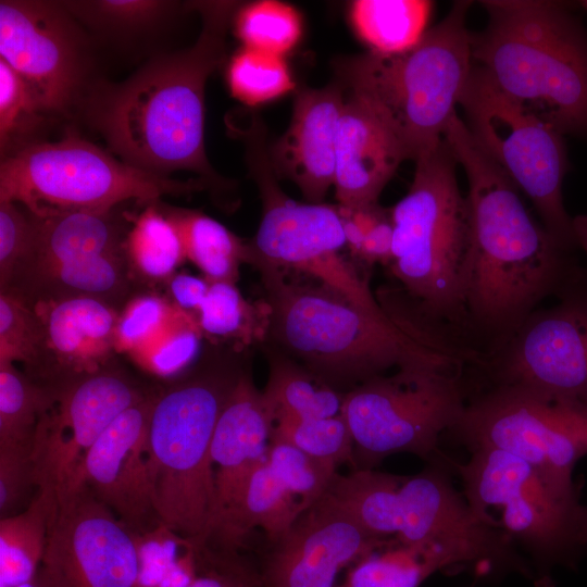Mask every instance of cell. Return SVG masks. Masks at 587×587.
<instances>
[{
    "mask_svg": "<svg viewBox=\"0 0 587 587\" xmlns=\"http://www.w3.org/2000/svg\"><path fill=\"white\" fill-rule=\"evenodd\" d=\"M35 222L32 259L10 294H18L27 280L42 268L88 255L125 251L129 230L114 209L35 216Z\"/></svg>",
    "mask_w": 587,
    "mask_h": 587,
    "instance_id": "cell-25",
    "label": "cell"
},
{
    "mask_svg": "<svg viewBox=\"0 0 587 587\" xmlns=\"http://www.w3.org/2000/svg\"><path fill=\"white\" fill-rule=\"evenodd\" d=\"M0 59L52 115H70L90 87L84 33L63 1L1 0Z\"/></svg>",
    "mask_w": 587,
    "mask_h": 587,
    "instance_id": "cell-15",
    "label": "cell"
},
{
    "mask_svg": "<svg viewBox=\"0 0 587 587\" xmlns=\"http://www.w3.org/2000/svg\"><path fill=\"white\" fill-rule=\"evenodd\" d=\"M268 379L263 396L273 413L302 419L333 417L342 413L345 394L303 365L266 344Z\"/></svg>",
    "mask_w": 587,
    "mask_h": 587,
    "instance_id": "cell-29",
    "label": "cell"
},
{
    "mask_svg": "<svg viewBox=\"0 0 587 587\" xmlns=\"http://www.w3.org/2000/svg\"><path fill=\"white\" fill-rule=\"evenodd\" d=\"M196 319L202 335L212 344L232 342L233 347L245 350L266 337V304H250L235 283L210 282Z\"/></svg>",
    "mask_w": 587,
    "mask_h": 587,
    "instance_id": "cell-34",
    "label": "cell"
},
{
    "mask_svg": "<svg viewBox=\"0 0 587 587\" xmlns=\"http://www.w3.org/2000/svg\"><path fill=\"white\" fill-rule=\"evenodd\" d=\"M472 58L490 82L562 135L587 137V35L571 5L486 0Z\"/></svg>",
    "mask_w": 587,
    "mask_h": 587,
    "instance_id": "cell-5",
    "label": "cell"
},
{
    "mask_svg": "<svg viewBox=\"0 0 587 587\" xmlns=\"http://www.w3.org/2000/svg\"><path fill=\"white\" fill-rule=\"evenodd\" d=\"M385 545L325 496L275 542L260 572L262 587H336L345 566Z\"/></svg>",
    "mask_w": 587,
    "mask_h": 587,
    "instance_id": "cell-19",
    "label": "cell"
},
{
    "mask_svg": "<svg viewBox=\"0 0 587 587\" xmlns=\"http://www.w3.org/2000/svg\"><path fill=\"white\" fill-rule=\"evenodd\" d=\"M16 587H54L48 574L40 566L37 574L28 582Z\"/></svg>",
    "mask_w": 587,
    "mask_h": 587,
    "instance_id": "cell-52",
    "label": "cell"
},
{
    "mask_svg": "<svg viewBox=\"0 0 587 587\" xmlns=\"http://www.w3.org/2000/svg\"><path fill=\"white\" fill-rule=\"evenodd\" d=\"M255 268L267 308L264 341L342 394L390 369L465 364L389 305L369 310L313 278Z\"/></svg>",
    "mask_w": 587,
    "mask_h": 587,
    "instance_id": "cell-3",
    "label": "cell"
},
{
    "mask_svg": "<svg viewBox=\"0 0 587 587\" xmlns=\"http://www.w3.org/2000/svg\"><path fill=\"white\" fill-rule=\"evenodd\" d=\"M458 470L472 511L512 542L553 560L587 547V507L575 487L560 486L527 461L498 449H474Z\"/></svg>",
    "mask_w": 587,
    "mask_h": 587,
    "instance_id": "cell-11",
    "label": "cell"
},
{
    "mask_svg": "<svg viewBox=\"0 0 587 587\" xmlns=\"http://www.w3.org/2000/svg\"><path fill=\"white\" fill-rule=\"evenodd\" d=\"M445 566L438 555L400 544L357 562L339 587H419Z\"/></svg>",
    "mask_w": 587,
    "mask_h": 587,
    "instance_id": "cell-38",
    "label": "cell"
},
{
    "mask_svg": "<svg viewBox=\"0 0 587 587\" xmlns=\"http://www.w3.org/2000/svg\"><path fill=\"white\" fill-rule=\"evenodd\" d=\"M205 188L200 179L180 182L134 167L74 129L60 140L28 146L0 165V202L22 204L37 217L107 211L130 199L150 203Z\"/></svg>",
    "mask_w": 587,
    "mask_h": 587,
    "instance_id": "cell-8",
    "label": "cell"
},
{
    "mask_svg": "<svg viewBox=\"0 0 587 587\" xmlns=\"http://www.w3.org/2000/svg\"><path fill=\"white\" fill-rule=\"evenodd\" d=\"M124 247L134 278L150 283L167 282L186 259L177 225L157 201L133 220Z\"/></svg>",
    "mask_w": 587,
    "mask_h": 587,
    "instance_id": "cell-33",
    "label": "cell"
},
{
    "mask_svg": "<svg viewBox=\"0 0 587 587\" xmlns=\"http://www.w3.org/2000/svg\"><path fill=\"white\" fill-rule=\"evenodd\" d=\"M580 7L587 11V0L580 2Z\"/></svg>",
    "mask_w": 587,
    "mask_h": 587,
    "instance_id": "cell-53",
    "label": "cell"
},
{
    "mask_svg": "<svg viewBox=\"0 0 587 587\" xmlns=\"http://www.w3.org/2000/svg\"><path fill=\"white\" fill-rule=\"evenodd\" d=\"M392 223L389 214L379 221L364 237L355 257L367 263L391 261Z\"/></svg>",
    "mask_w": 587,
    "mask_h": 587,
    "instance_id": "cell-50",
    "label": "cell"
},
{
    "mask_svg": "<svg viewBox=\"0 0 587 587\" xmlns=\"http://www.w3.org/2000/svg\"><path fill=\"white\" fill-rule=\"evenodd\" d=\"M227 83L233 97L250 107L274 100L295 87L282 55L248 47L233 55Z\"/></svg>",
    "mask_w": 587,
    "mask_h": 587,
    "instance_id": "cell-40",
    "label": "cell"
},
{
    "mask_svg": "<svg viewBox=\"0 0 587 587\" xmlns=\"http://www.w3.org/2000/svg\"><path fill=\"white\" fill-rule=\"evenodd\" d=\"M461 369H399L346 392L341 414L360 459L372 463L399 452L430 454L465 409Z\"/></svg>",
    "mask_w": 587,
    "mask_h": 587,
    "instance_id": "cell-12",
    "label": "cell"
},
{
    "mask_svg": "<svg viewBox=\"0 0 587 587\" xmlns=\"http://www.w3.org/2000/svg\"><path fill=\"white\" fill-rule=\"evenodd\" d=\"M405 160L389 128L361 98L345 90L336 140L334 186L338 205L378 203L380 192Z\"/></svg>",
    "mask_w": 587,
    "mask_h": 587,
    "instance_id": "cell-23",
    "label": "cell"
},
{
    "mask_svg": "<svg viewBox=\"0 0 587 587\" xmlns=\"http://www.w3.org/2000/svg\"><path fill=\"white\" fill-rule=\"evenodd\" d=\"M63 3L79 23L113 36L151 29L178 7L177 2L163 0H80Z\"/></svg>",
    "mask_w": 587,
    "mask_h": 587,
    "instance_id": "cell-39",
    "label": "cell"
},
{
    "mask_svg": "<svg viewBox=\"0 0 587 587\" xmlns=\"http://www.w3.org/2000/svg\"><path fill=\"white\" fill-rule=\"evenodd\" d=\"M201 32L189 48L151 59L125 82L90 85L79 108L121 161L168 177L198 174L214 193L233 188L211 166L204 148V89L223 62L234 1H193Z\"/></svg>",
    "mask_w": 587,
    "mask_h": 587,
    "instance_id": "cell-2",
    "label": "cell"
},
{
    "mask_svg": "<svg viewBox=\"0 0 587 587\" xmlns=\"http://www.w3.org/2000/svg\"><path fill=\"white\" fill-rule=\"evenodd\" d=\"M36 238L35 216L20 204L0 202V291L13 289L33 255Z\"/></svg>",
    "mask_w": 587,
    "mask_h": 587,
    "instance_id": "cell-47",
    "label": "cell"
},
{
    "mask_svg": "<svg viewBox=\"0 0 587 587\" xmlns=\"http://www.w3.org/2000/svg\"><path fill=\"white\" fill-rule=\"evenodd\" d=\"M153 400L149 395L121 413L87 450L65 488L87 486L133 530L155 515L147 466Z\"/></svg>",
    "mask_w": 587,
    "mask_h": 587,
    "instance_id": "cell-20",
    "label": "cell"
},
{
    "mask_svg": "<svg viewBox=\"0 0 587 587\" xmlns=\"http://www.w3.org/2000/svg\"><path fill=\"white\" fill-rule=\"evenodd\" d=\"M272 428L273 413L263 391L245 369L217 419L211 441L217 516L250 472L266 460Z\"/></svg>",
    "mask_w": 587,
    "mask_h": 587,
    "instance_id": "cell-24",
    "label": "cell"
},
{
    "mask_svg": "<svg viewBox=\"0 0 587 587\" xmlns=\"http://www.w3.org/2000/svg\"><path fill=\"white\" fill-rule=\"evenodd\" d=\"M572 227L577 248L583 249L587 253V214H579L572 217Z\"/></svg>",
    "mask_w": 587,
    "mask_h": 587,
    "instance_id": "cell-51",
    "label": "cell"
},
{
    "mask_svg": "<svg viewBox=\"0 0 587 587\" xmlns=\"http://www.w3.org/2000/svg\"><path fill=\"white\" fill-rule=\"evenodd\" d=\"M396 535L401 545L438 554L449 566L486 562L527 573L512 540L483 523L436 472L401 478Z\"/></svg>",
    "mask_w": 587,
    "mask_h": 587,
    "instance_id": "cell-18",
    "label": "cell"
},
{
    "mask_svg": "<svg viewBox=\"0 0 587 587\" xmlns=\"http://www.w3.org/2000/svg\"><path fill=\"white\" fill-rule=\"evenodd\" d=\"M303 511L300 502L275 478L265 460L250 472L221 511L211 538L218 542L220 550L236 553L246 535L260 527L275 544Z\"/></svg>",
    "mask_w": 587,
    "mask_h": 587,
    "instance_id": "cell-26",
    "label": "cell"
},
{
    "mask_svg": "<svg viewBox=\"0 0 587 587\" xmlns=\"http://www.w3.org/2000/svg\"><path fill=\"white\" fill-rule=\"evenodd\" d=\"M202 336L196 316L177 309L160 336L133 358L153 375L177 376L196 360Z\"/></svg>",
    "mask_w": 587,
    "mask_h": 587,
    "instance_id": "cell-44",
    "label": "cell"
},
{
    "mask_svg": "<svg viewBox=\"0 0 587 587\" xmlns=\"http://www.w3.org/2000/svg\"><path fill=\"white\" fill-rule=\"evenodd\" d=\"M432 8L426 0H358L351 5V21L371 51L400 53L424 36Z\"/></svg>",
    "mask_w": 587,
    "mask_h": 587,
    "instance_id": "cell-30",
    "label": "cell"
},
{
    "mask_svg": "<svg viewBox=\"0 0 587 587\" xmlns=\"http://www.w3.org/2000/svg\"><path fill=\"white\" fill-rule=\"evenodd\" d=\"M452 430L473 450L514 454L567 488L587 454V407L524 386L492 385L466 402Z\"/></svg>",
    "mask_w": 587,
    "mask_h": 587,
    "instance_id": "cell-13",
    "label": "cell"
},
{
    "mask_svg": "<svg viewBox=\"0 0 587 587\" xmlns=\"http://www.w3.org/2000/svg\"><path fill=\"white\" fill-rule=\"evenodd\" d=\"M51 115L30 85L0 59L1 160L42 141L39 134Z\"/></svg>",
    "mask_w": 587,
    "mask_h": 587,
    "instance_id": "cell-36",
    "label": "cell"
},
{
    "mask_svg": "<svg viewBox=\"0 0 587 587\" xmlns=\"http://www.w3.org/2000/svg\"><path fill=\"white\" fill-rule=\"evenodd\" d=\"M445 139L415 161L407 195L390 210L389 268L422 319L474 352L462 299L470 213Z\"/></svg>",
    "mask_w": 587,
    "mask_h": 587,
    "instance_id": "cell-6",
    "label": "cell"
},
{
    "mask_svg": "<svg viewBox=\"0 0 587 587\" xmlns=\"http://www.w3.org/2000/svg\"><path fill=\"white\" fill-rule=\"evenodd\" d=\"M271 439L287 442L337 466L353 462V439L342 414L322 419L276 415Z\"/></svg>",
    "mask_w": 587,
    "mask_h": 587,
    "instance_id": "cell-42",
    "label": "cell"
},
{
    "mask_svg": "<svg viewBox=\"0 0 587 587\" xmlns=\"http://www.w3.org/2000/svg\"><path fill=\"white\" fill-rule=\"evenodd\" d=\"M42 328L33 304L9 292L0 294V363L23 362L30 372L39 358Z\"/></svg>",
    "mask_w": 587,
    "mask_h": 587,
    "instance_id": "cell-45",
    "label": "cell"
},
{
    "mask_svg": "<svg viewBox=\"0 0 587 587\" xmlns=\"http://www.w3.org/2000/svg\"><path fill=\"white\" fill-rule=\"evenodd\" d=\"M55 390L53 404L37 425L32 457L37 489H51L59 497L105 428L149 395L113 362Z\"/></svg>",
    "mask_w": 587,
    "mask_h": 587,
    "instance_id": "cell-16",
    "label": "cell"
},
{
    "mask_svg": "<svg viewBox=\"0 0 587 587\" xmlns=\"http://www.w3.org/2000/svg\"><path fill=\"white\" fill-rule=\"evenodd\" d=\"M30 303L42 328L39 358L30 372L43 378V385L59 387L112 363L118 310L92 298Z\"/></svg>",
    "mask_w": 587,
    "mask_h": 587,
    "instance_id": "cell-21",
    "label": "cell"
},
{
    "mask_svg": "<svg viewBox=\"0 0 587 587\" xmlns=\"http://www.w3.org/2000/svg\"><path fill=\"white\" fill-rule=\"evenodd\" d=\"M55 394V388L36 382L14 363H0V444L32 442Z\"/></svg>",
    "mask_w": 587,
    "mask_h": 587,
    "instance_id": "cell-37",
    "label": "cell"
},
{
    "mask_svg": "<svg viewBox=\"0 0 587 587\" xmlns=\"http://www.w3.org/2000/svg\"><path fill=\"white\" fill-rule=\"evenodd\" d=\"M228 128L243 142L249 174L262 201V218L246 242L245 263L307 275L349 299L361 297L365 280L340 254L347 240L337 205L298 202L283 191L265 126L255 113L242 123L232 118Z\"/></svg>",
    "mask_w": 587,
    "mask_h": 587,
    "instance_id": "cell-9",
    "label": "cell"
},
{
    "mask_svg": "<svg viewBox=\"0 0 587 587\" xmlns=\"http://www.w3.org/2000/svg\"><path fill=\"white\" fill-rule=\"evenodd\" d=\"M213 345L190 372L154 395L147 442L158 521L200 544H209L217 516L213 432L246 369L243 350Z\"/></svg>",
    "mask_w": 587,
    "mask_h": 587,
    "instance_id": "cell-4",
    "label": "cell"
},
{
    "mask_svg": "<svg viewBox=\"0 0 587 587\" xmlns=\"http://www.w3.org/2000/svg\"><path fill=\"white\" fill-rule=\"evenodd\" d=\"M444 139L467 178L470 251L462 299L471 344L482 359L580 273L529 215L517 187L477 146L458 113Z\"/></svg>",
    "mask_w": 587,
    "mask_h": 587,
    "instance_id": "cell-1",
    "label": "cell"
},
{
    "mask_svg": "<svg viewBox=\"0 0 587 587\" xmlns=\"http://www.w3.org/2000/svg\"><path fill=\"white\" fill-rule=\"evenodd\" d=\"M138 551L136 587H187L197 576L203 544L183 537L158 521L135 533Z\"/></svg>",
    "mask_w": 587,
    "mask_h": 587,
    "instance_id": "cell-35",
    "label": "cell"
},
{
    "mask_svg": "<svg viewBox=\"0 0 587 587\" xmlns=\"http://www.w3.org/2000/svg\"><path fill=\"white\" fill-rule=\"evenodd\" d=\"M266 463L280 485L307 510L327 491L337 465L314 458L279 440L271 439Z\"/></svg>",
    "mask_w": 587,
    "mask_h": 587,
    "instance_id": "cell-43",
    "label": "cell"
},
{
    "mask_svg": "<svg viewBox=\"0 0 587 587\" xmlns=\"http://www.w3.org/2000/svg\"><path fill=\"white\" fill-rule=\"evenodd\" d=\"M344 104L345 89L338 80L320 89L301 88L287 130L270 146L278 178L294 182L310 203H322L334 185L337 130Z\"/></svg>",
    "mask_w": 587,
    "mask_h": 587,
    "instance_id": "cell-22",
    "label": "cell"
},
{
    "mask_svg": "<svg viewBox=\"0 0 587 587\" xmlns=\"http://www.w3.org/2000/svg\"><path fill=\"white\" fill-rule=\"evenodd\" d=\"M234 20L236 35L243 47L282 57L296 46L302 32L299 13L279 1L246 4Z\"/></svg>",
    "mask_w": 587,
    "mask_h": 587,
    "instance_id": "cell-41",
    "label": "cell"
},
{
    "mask_svg": "<svg viewBox=\"0 0 587 587\" xmlns=\"http://www.w3.org/2000/svg\"><path fill=\"white\" fill-rule=\"evenodd\" d=\"M134 279L125 251L103 253L42 268L15 295L29 302L92 298L121 311Z\"/></svg>",
    "mask_w": 587,
    "mask_h": 587,
    "instance_id": "cell-27",
    "label": "cell"
},
{
    "mask_svg": "<svg viewBox=\"0 0 587 587\" xmlns=\"http://www.w3.org/2000/svg\"><path fill=\"white\" fill-rule=\"evenodd\" d=\"M32 442L0 444V515L10 516L28 507L37 489Z\"/></svg>",
    "mask_w": 587,
    "mask_h": 587,
    "instance_id": "cell-48",
    "label": "cell"
},
{
    "mask_svg": "<svg viewBox=\"0 0 587 587\" xmlns=\"http://www.w3.org/2000/svg\"><path fill=\"white\" fill-rule=\"evenodd\" d=\"M57 509V494L38 488L26 509L0 519V587H16L37 574Z\"/></svg>",
    "mask_w": 587,
    "mask_h": 587,
    "instance_id": "cell-28",
    "label": "cell"
},
{
    "mask_svg": "<svg viewBox=\"0 0 587 587\" xmlns=\"http://www.w3.org/2000/svg\"><path fill=\"white\" fill-rule=\"evenodd\" d=\"M177 312V308L154 294L130 298L120 311L116 329V352L135 354L160 336Z\"/></svg>",
    "mask_w": 587,
    "mask_h": 587,
    "instance_id": "cell-46",
    "label": "cell"
},
{
    "mask_svg": "<svg viewBox=\"0 0 587 587\" xmlns=\"http://www.w3.org/2000/svg\"><path fill=\"white\" fill-rule=\"evenodd\" d=\"M476 365L492 385L528 387L587 407V278L580 274Z\"/></svg>",
    "mask_w": 587,
    "mask_h": 587,
    "instance_id": "cell-14",
    "label": "cell"
},
{
    "mask_svg": "<svg viewBox=\"0 0 587 587\" xmlns=\"http://www.w3.org/2000/svg\"><path fill=\"white\" fill-rule=\"evenodd\" d=\"M401 478L372 471L355 470L335 475L325 497L377 537L396 534L397 499Z\"/></svg>",
    "mask_w": 587,
    "mask_h": 587,
    "instance_id": "cell-31",
    "label": "cell"
},
{
    "mask_svg": "<svg viewBox=\"0 0 587 587\" xmlns=\"http://www.w3.org/2000/svg\"><path fill=\"white\" fill-rule=\"evenodd\" d=\"M177 225L186 259H189L209 282L238 279L240 263H245L246 242L218 221L200 211L164 207Z\"/></svg>",
    "mask_w": 587,
    "mask_h": 587,
    "instance_id": "cell-32",
    "label": "cell"
},
{
    "mask_svg": "<svg viewBox=\"0 0 587 587\" xmlns=\"http://www.w3.org/2000/svg\"><path fill=\"white\" fill-rule=\"evenodd\" d=\"M168 292L174 307L188 314L195 315L204 300L210 282L207 278L190 274H174L168 280Z\"/></svg>",
    "mask_w": 587,
    "mask_h": 587,
    "instance_id": "cell-49",
    "label": "cell"
},
{
    "mask_svg": "<svg viewBox=\"0 0 587 587\" xmlns=\"http://www.w3.org/2000/svg\"><path fill=\"white\" fill-rule=\"evenodd\" d=\"M41 567L54 587H136L135 532L84 485L62 491Z\"/></svg>",
    "mask_w": 587,
    "mask_h": 587,
    "instance_id": "cell-17",
    "label": "cell"
},
{
    "mask_svg": "<svg viewBox=\"0 0 587 587\" xmlns=\"http://www.w3.org/2000/svg\"><path fill=\"white\" fill-rule=\"evenodd\" d=\"M459 105L477 146L532 200L548 234L566 252L576 249L562 195L569 171L564 135L500 91L476 64Z\"/></svg>",
    "mask_w": 587,
    "mask_h": 587,
    "instance_id": "cell-10",
    "label": "cell"
},
{
    "mask_svg": "<svg viewBox=\"0 0 587 587\" xmlns=\"http://www.w3.org/2000/svg\"><path fill=\"white\" fill-rule=\"evenodd\" d=\"M472 1L448 14L411 49L335 61L336 80L361 98L389 128L407 160L416 161L444 140L473 67L466 16Z\"/></svg>",
    "mask_w": 587,
    "mask_h": 587,
    "instance_id": "cell-7",
    "label": "cell"
}]
</instances>
